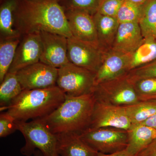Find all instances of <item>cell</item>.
Listing matches in <instances>:
<instances>
[{
    "label": "cell",
    "mask_w": 156,
    "mask_h": 156,
    "mask_svg": "<svg viewBox=\"0 0 156 156\" xmlns=\"http://www.w3.org/2000/svg\"><path fill=\"white\" fill-rule=\"evenodd\" d=\"M15 27L20 35L41 31L73 37L63 9L57 0H19Z\"/></svg>",
    "instance_id": "cell-1"
},
{
    "label": "cell",
    "mask_w": 156,
    "mask_h": 156,
    "mask_svg": "<svg viewBox=\"0 0 156 156\" xmlns=\"http://www.w3.org/2000/svg\"><path fill=\"white\" fill-rule=\"evenodd\" d=\"M95 102L93 93L66 97L58 108L41 120L53 134H80L90 126Z\"/></svg>",
    "instance_id": "cell-2"
},
{
    "label": "cell",
    "mask_w": 156,
    "mask_h": 156,
    "mask_svg": "<svg viewBox=\"0 0 156 156\" xmlns=\"http://www.w3.org/2000/svg\"><path fill=\"white\" fill-rule=\"evenodd\" d=\"M66 95L57 86L45 89L23 90L4 109L18 122L41 119L64 102Z\"/></svg>",
    "instance_id": "cell-3"
},
{
    "label": "cell",
    "mask_w": 156,
    "mask_h": 156,
    "mask_svg": "<svg viewBox=\"0 0 156 156\" xmlns=\"http://www.w3.org/2000/svg\"><path fill=\"white\" fill-rule=\"evenodd\" d=\"M16 122L18 131L22 133L25 140L20 149L22 155L31 156L39 150L44 156H60L57 149L56 134L50 131L41 119Z\"/></svg>",
    "instance_id": "cell-4"
},
{
    "label": "cell",
    "mask_w": 156,
    "mask_h": 156,
    "mask_svg": "<svg viewBox=\"0 0 156 156\" xmlns=\"http://www.w3.org/2000/svg\"><path fill=\"white\" fill-rule=\"evenodd\" d=\"M58 70L56 86L66 97H77L93 93L95 73L70 62Z\"/></svg>",
    "instance_id": "cell-5"
},
{
    "label": "cell",
    "mask_w": 156,
    "mask_h": 156,
    "mask_svg": "<svg viewBox=\"0 0 156 156\" xmlns=\"http://www.w3.org/2000/svg\"><path fill=\"white\" fill-rule=\"evenodd\" d=\"M81 139L98 152L110 154L126 149L127 130L110 127L88 128L79 134Z\"/></svg>",
    "instance_id": "cell-6"
},
{
    "label": "cell",
    "mask_w": 156,
    "mask_h": 156,
    "mask_svg": "<svg viewBox=\"0 0 156 156\" xmlns=\"http://www.w3.org/2000/svg\"><path fill=\"white\" fill-rule=\"evenodd\" d=\"M128 74L95 86L93 94L96 100L120 106L132 105L139 101Z\"/></svg>",
    "instance_id": "cell-7"
},
{
    "label": "cell",
    "mask_w": 156,
    "mask_h": 156,
    "mask_svg": "<svg viewBox=\"0 0 156 156\" xmlns=\"http://www.w3.org/2000/svg\"><path fill=\"white\" fill-rule=\"evenodd\" d=\"M106 52L98 46L73 37L68 38L67 56L69 62L95 73L99 69Z\"/></svg>",
    "instance_id": "cell-8"
},
{
    "label": "cell",
    "mask_w": 156,
    "mask_h": 156,
    "mask_svg": "<svg viewBox=\"0 0 156 156\" xmlns=\"http://www.w3.org/2000/svg\"><path fill=\"white\" fill-rule=\"evenodd\" d=\"M58 69L39 62L16 73L23 90L42 89L56 86Z\"/></svg>",
    "instance_id": "cell-9"
},
{
    "label": "cell",
    "mask_w": 156,
    "mask_h": 156,
    "mask_svg": "<svg viewBox=\"0 0 156 156\" xmlns=\"http://www.w3.org/2000/svg\"><path fill=\"white\" fill-rule=\"evenodd\" d=\"M131 126L125 106H117L96 100L89 128L110 127L128 131Z\"/></svg>",
    "instance_id": "cell-10"
},
{
    "label": "cell",
    "mask_w": 156,
    "mask_h": 156,
    "mask_svg": "<svg viewBox=\"0 0 156 156\" xmlns=\"http://www.w3.org/2000/svg\"><path fill=\"white\" fill-rule=\"evenodd\" d=\"M42 52L40 61L58 69L69 62L67 56L68 38L50 32H40Z\"/></svg>",
    "instance_id": "cell-11"
},
{
    "label": "cell",
    "mask_w": 156,
    "mask_h": 156,
    "mask_svg": "<svg viewBox=\"0 0 156 156\" xmlns=\"http://www.w3.org/2000/svg\"><path fill=\"white\" fill-rule=\"evenodd\" d=\"M132 54L111 50L105 53L99 69L95 73V86L128 74Z\"/></svg>",
    "instance_id": "cell-12"
},
{
    "label": "cell",
    "mask_w": 156,
    "mask_h": 156,
    "mask_svg": "<svg viewBox=\"0 0 156 156\" xmlns=\"http://www.w3.org/2000/svg\"><path fill=\"white\" fill-rule=\"evenodd\" d=\"M42 44L40 32L31 33L21 37L9 72L20 70L40 61Z\"/></svg>",
    "instance_id": "cell-13"
},
{
    "label": "cell",
    "mask_w": 156,
    "mask_h": 156,
    "mask_svg": "<svg viewBox=\"0 0 156 156\" xmlns=\"http://www.w3.org/2000/svg\"><path fill=\"white\" fill-rule=\"evenodd\" d=\"M64 11L73 37L99 47L93 15L82 10Z\"/></svg>",
    "instance_id": "cell-14"
},
{
    "label": "cell",
    "mask_w": 156,
    "mask_h": 156,
    "mask_svg": "<svg viewBox=\"0 0 156 156\" xmlns=\"http://www.w3.org/2000/svg\"><path fill=\"white\" fill-rule=\"evenodd\" d=\"M139 23H120L112 49L132 54L144 41Z\"/></svg>",
    "instance_id": "cell-15"
},
{
    "label": "cell",
    "mask_w": 156,
    "mask_h": 156,
    "mask_svg": "<svg viewBox=\"0 0 156 156\" xmlns=\"http://www.w3.org/2000/svg\"><path fill=\"white\" fill-rule=\"evenodd\" d=\"M57 149L60 156H97L98 152L84 142L76 133L56 134Z\"/></svg>",
    "instance_id": "cell-16"
},
{
    "label": "cell",
    "mask_w": 156,
    "mask_h": 156,
    "mask_svg": "<svg viewBox=\"0 0 156 156\" xmlns=\"http://www.w3.org/2000/svg\"><path fill=\"white\" fill-rule=\"evenodd\" d=\"M99 48L105 52L111 50L120 23L115 17L96 12L93 14Z\"/></svg>",
    "instance_id": "cell-17"
},
{
    "label": "cell",
    "mask_w": 156,
    "mask_h": 156,
    "mask_svg": "<svg viewBox=\"0 0 156 156\" xmlns=\"http://www.w3.org/2000/svg\"><path fill=\"white\" fill-rule=\"evenodd\" d=\"M126 150L131 156H136L156 137V130L143 124L132 125L128 130Z\"/></svg>",
    "instance_id": "cell-18"
},
{
    "label": "cell",
    "mask_w": 156,
    "mask_h": 156,
    "mask_svg": "<svg viewBox=\"0 0 156 156\" xmlns=\"http://www.w3.org/2000/svg\"><path fill=\"white\" fill-rule=\"evenodd\" d=\"M19 0H5L0 6L1 39L17 38L21 36L15 27V12Z\"/></svg>",
    "instance_id": "cell-19"
},
{
    "label": "cell",
    "mask_w": 156,
    "mask_h": 156,
    "mask_svg": "<svg viewBox=\"0 0 156 156\" xmlns=\"http://www.w3.org/2000/svg\"><path fill=\"white\" fill-rule=\"evenodd\" d=\"M23 91L16 73L8 72L0 85V106L2 111Z\"/></svg>",
    "instance_id": "cell-20"
},
{
    "label": "cell",
    "mask_w": 156,
    "mask_h": 156,
    "mask_svg": "<svg viewBox=\"0 0 156 156\" xmlns=\"http://www.w3.org/2000/svg\"><path fill=\"white\" fill-rule=\"evenodd\" d=\"M156 60V40L145 39L131 54L130 71Z\"/></svg>",
    "instance_id": "cell-21"
},
{
    "label": "cell",
    "mask_w": 156,
    "mask_h": 156,
    "mask_svg": "<svg viewBox=\"0 0 156 156\" xmlns=\"http://www.w3.org/2000/svg\"><path fill=\"white\" fill-rule=\"evenodd\" d=\"M138 23L144 39L156 40V0L144 3Z\"/></svg>",
    "instance_id": "cell-22"
},
{
    "label": "cell",
    "mask_w": 156,
    "mask_h": 156,
    "mask_svg": "<svg viewBox=\"0 0 156 156\" xmlns=\"http://www.w3.org/2000/svg\"><path fill=\"white\" fill-rule=\"evenodd\" d=\"M132 125L141 124L156 113V99L140 101L125 106Z\"/></svg>",
    "instance_id": "cell-23"
},
{
    "label": "cell",
    "mask_w": 156,
    "mask_h": 156,
    "mask_svg": "<svg viewBox=\"0 0 156 156\" xmlns=\"http://www.w3.org/2000/svg\"><path fill=\"white\" fill-rule=\"evenodd\" d=\"M20 38L1 39L0 43V83L9 72L14 60Z\"/></svg>",
    "instance_id": "cell-24"
},
{
    "label": "cell",
    "mask_w": 156,
    "mask_h": 156,
    "mask_svg": "<svg viewBox=\"0 0 156 156\" xmlns=\"http://www.w3.org/2000/svg\"><path fill=\"white\" fill-rule=\"evenodd\" d=\"M129 77L139 101L156 100V78Z\"/></svg>",
    "instance_id": "cell-25"
},
{
    "label": "cell",
    "mask_w": 156,
    "mask_h": 156,
    "mask_svg": "<svg viewBox=\"0 0 156 156\" xmlns=\"http://www.w3.org/2000/svg\"><path fill=\"white\" fill-rule=\"evenodd\" d=\"M144 5L125 0L117 12L116 18L119 23H139L142 16Z\"/></svg>",
    "instance_id": "cell-26"
},
{
    "label": "cell",
    "mask_w": 156,
    "mask_h": 156,
    "mask_svg": "<svg viewBox=\"0 0 156 156\" xmlns=\"http://www.w3.org/2000/svg\"><path fill=\"white\" fill-rule=\"evenodd\" d=\"M64 11L79 10L89 12L92 15L97 11L98 0H57Z\"/></svg>",
    "instance_id": "cell-27"
},
{
    "label": "cell",
    "mask_w": 156,
    "mask_h": 156,
    "mask_svg": "<svg viewBox=\"0 0 156 156\" xmlns=\"http://www.w3.org/2000/svg\"><path fill=\"white\" fill-rule=\"evenodd\" d=\"M18 130L16 120L7 112L0 115V137H5Z\"/></svg>",
    "instance_id": "cell-28"
},
{
    "label": "cell",
    "mask_w": 156,
    "mask_h": 156,
    "mask_svg": "<svg viewBox=\"0 0 156 156\" xmlns=\"http://www.w3.org/2000/svg\"><path fill=\"white\" fill-rule=\"evenodd\" d=\"M125 0H98L96 12L103 15L116 17Z\"/></svg>",
    "instance_id": "cell-29"
},
{
    "label": "cell",
    "mask_w": 156,
    "mask_h": 156,
    "mask_svg": "<svg viewBox=\"0 0 156 156\" xmlns=\"http://www.w3.org/2000/svg\"><path fill=\"white\" fill-rule=\"evenodd\" d=\"M128 75L132 77L156 78V60L131 70L128 73Z\"/></svg>",
    "instance_id": "cell-30"
},
{
    "label": "cell",
    "mask_w": 156,
    "mask_h": 156,
    "mask_svg": "<svg viewBox=\"0 0 156 156\" xmlns=\"http://www.w3.org/2000/svg\"><path fill=\"white\" fill-rule=\"evenodd\" d=\"M136 156H156V137Z\"/></svg>",
    "instance_id": "cell-31"
},
{
    "label": "cell",
    "mask_w": 156,
    "mask_h": 156,
    "mask_svg": "<svg viewBox=\"0 0 156 156\" xmlns=\"http://www.w3.org/2000/svg\"><path fill=\"white\" fill-rule=\"evenodd\" d=\"M141 124L148 126L156 130V113Z\"/></svg>",
    "instance_id": "cell-32"
},
{
    "label": "cell",
    "mask_w": 156,
    "mask_h": 156,
    "mask_svg": "<svg viewBox=\"0 0 156 156\" xmlns=\"http://www.w3.org/2000/svg\"><path fill=\"white\" fill-rule=\"evenodd\" d=\"M97 156H131L129 154L126 149L117 152L115 153L106 154L98 152Z\"/></svg>",
    "instance_id": "cell-33"
},
{
    "label": "cell",
    "mask_w": 156,
    "mask_h": 156,
    "mask_svg": "<svg viewBox=\"0 0 156 156\" xmlns=\"http://www.w3.org/2000/svg\"><path fill=\"white\" fill-rule=\"evenodd\" d=\"M133 2L136 3V4H140V5H143L147 1V0H129Z\"/></svg>",
    "instance_id": "cell-34"
},
{
    "label": "cell",
    "mask_w": 156,
    "mask_h": 156,
    "mask_svg": "<svg viewBox=\"0 0 156 156\" xmlns=\"http://www.w3.org/2000/svg\"><path fill=\"white\" fill-rule=\"evenodd\" d=\"M34 156H44L42 153L39 150H36L34 153Z\"/></svg>",
    "instance_id": "cell-35"
},
{
    "label": "cell",
    "mask_w": 156,
    "mask_h": 156,
    "mask_svg": "<svg viewBox=\"0 0 156 156\" xmlns=\"http://www.w3.org/2000/svg\"><path fill=\"white\" fill-rule=\"evenodd\" d=\"M5 1V0H0V2L1 3H2V2H3L4 1Z\"/></svg>",
    "instance_id": "cell-36"
}]
</instances>
